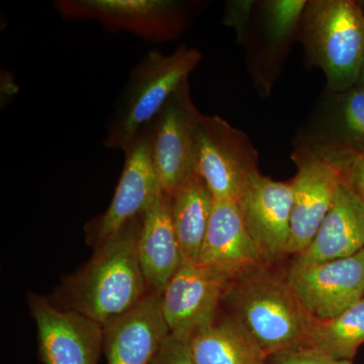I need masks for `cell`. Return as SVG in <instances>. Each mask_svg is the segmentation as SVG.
Wrapping results in <instances>:
<instances>
[{
    "instance_id": "obj_24",
    "label": "cell",
    "mask_w": 364,
    "mask_h": 364,
    "mask_svg": "<svg viewBox=\"0 0 364 364\" xmlns=\"http://www.w3.org/2000/svg\"><path fill=\"white\" fill-rule=\"evenodd\" d=\"M152 364H200L189 350L188 342L169 334Z\"/></svg>"
},
{
    "instance_id": "obj_14",
    "label": "cell",
    "mask_w": 364,
    "mask_h": 364,
    "mask_svg": "<svg viewBox=\"0 0 364 364\" xmlns=\"http://www.w3.org/2000/svg\"><path fill=\"white\" fill-rule=\"evenodd\" d=\"M291 159L298 171L291 179L293 208L287 253L296 256L312 243L344 176L332 165L304 150L294 149Z\"/></svg>"
},
{
    "instance_id": "obj_21",
    "label": "cell",
    "mask_w": 364,
    "mask_h": 364,
    "mask_svg": "<svg viewBox=\"0 0 364 364\" xmlns=\"http://www.w3.org/2000/svg\"><path fill=\"white\" fill-rule=\"evenodd\" d=\"M364 343V298L337 317L318 320L306 348L338 360H352Z\"/></svg>"
},
{
    "instance_id": "obj_12",
    "label": "cell",
    "mask_w": 364,
    "mask_h": 364,
    "mask_svg": "<svg viewBox=\"0 0 364 364\" xmlns=\"http://www.w3.org/2000/svg\"><path fill=\"white\" fill-rule=\"evenodd\" d=\"M28 306L38 329V349L44 364H97L104 327L95 321L33 293Z\"/></svg>"
},
{
    "instance_id": "obj_17",
    "label": "cell",
    "mask_w": 364,
    "mask_h": 364,
    "mask_svg": "<svg viewBox=\"0 0 364 364\" xmlns=\"http://www.w3.org/2000/svg\"><path fill=\"white\" fill-rule=\"evenodd\" d=\"M363 249L364 202L343 178L312 243L305 251L294 256L293 264L309 267L343 259Z\"/></svg>"
},
{
    "instance_id": "obj_5",
    "label": "cell",
    "mask_w": 364,
    "mask_h": 364,
    "mask_svg": "<svg viewBox=\"0 0 364 364\" xmlns=\"http://www.w3.org/2000/svg\"><path fill=\"white\" fill-rule=\"evenodd\" d=\"M294 149L310 153L346 173L364 158V90L358 85L333 92L326 88L299 129Z\"/></svg>"
},
{
    "instance_id": "obj_1",
    "label": "cell",
    "mask_w": 364,
    "mask_h": 364,
    "mask_svg": "<svg viewBox=\"0 0 364 364\" xmlns=\"http://www.w3.org/2000/svg\"><path fill=\"white\" fill-rule=\"evenodd\" d=\"M144 215L95 248L90 261L68 277L60 291V308L104 326L138 306L149 294L138 256Z\"/></svg>"
},
{
    "instance_id": "obj_26",
    "label": "cell",
    "mask_w": 364,
    "mask_h": 364,
    "mask_svg": "<svg viewBox=\"0 0 364 364\" xmlns=\"http://www.w3.org/2000/svg\"><path fill=\"white\" fill-rule=\"evenodd\" d=\"M344 181L364 202V158L344 174Z\"/></svg>"
},
{
    "instance_id": "obj_16",
    "label": "cell",
    "mask_w": 364,
    "mask_h": 364,
    "mask_svg": "<svg viewBox=\"0 0 364 364\" xmlns=\"http://www.w3.org/2000/svg\"><path fill=\"white\" fill-rule=\"evenodd\" d=\"M161 296L148 294L130 312L104 326L107 364H152L170 334Z\"/></svg>"
},
{
    "instance_id": "obj_3",
    "label": "cell",
    "mask_w": 364,
    "mask_h": 364,
    "mask_svg": "<svg viewBox=\"0 0 364 364\" xmlns=\"http://www.w3.org/2000/svg\"><path fill=\"white\" fill-rule=\"evenodd\" d=\"M296 39L306 61L324 73L328 90L358 85L364 62V9L355 0H310Z\"/></svg>"
},
{
    "instance_id": "obj_8",
    "label": "cell",
    "mask_w": 364,
    "mask_h": 364,
    "mask_svg": "<svg viewBox=\"0 0 364 364\" xmlns=\"http://www.w3.org/2000/svg\"><path fill=\"white\" fill-rule=\"evenodd\" d=\"M55 7L64 20L95 21L152 42L177 39L188 21L186 4L172 0H61Z\"/></svg>"
},
{
    "instance_id": "obj_6",
    "label": "cell",
    "mask_w": 364,
    "mask_h": 364,
    "mask_svg": "<svg viewBox=\"0 0 364 364\" xmlns=\"http://www.w3.org/2000/svg\"><path fill=\"white\" fill-rule=\"evenodd\" d=\"M198 174L215 200H237L258 170V152L247 134L219 116L200 112L195 127Z\"/></svg>"
},
{
    "instance_id": "obj_20",
    "label": "cell",
    "mask_w": 364,
    "mask_h": 364,
    "mask_svg": "<svg viewBox=\"0 0 364 364\" xmlns=\"http://www.w3.org/2000/svg\"><path fill=\"white\" fill-rule=\"evenodd\" d=\"M214 203V196L200 176L171 196L172 221L182 262L198 263Z\"/></svg>"
},
{
    "instance_id": "obj_4",
    "label": "cell",
    "mask_w": 364,
    "mask_h": 364,
    "mask_svg": "<svg viewBox=\"0 0 364 364\" xmlns=\"http://www.w3.org/2000/svg\"><path fill=\"white\" fill-rule=\"evenodd\" d=\"M200 60L202 53L184 44L171 54L159 50L148 53L131 72L107 126L105 147L124 152L157 116L170 95L189 78Z\"/></svg>"
},
{
    "instance_id": "obj_22",
    "label": "cell",
    "mask_w": 364,
    "mask_h": 364,
    "mask_svg": "<svg viewBox=\"0 0 364 364\" xmlns=\"http://www.w3.org/2000/svg\"><path fill=\"white\" fill-rule=\"evenodd\" d=\"M306 0H268L261 2V28L270 54L279 52V56L296 39L299 23L306 6Z\"/></svg>"
},
{
    "instance_id": "obj_18",
    "label": "cell",
    "mask_w": 364,
    "mask_h": 364,
    "mask_svg": "<svg viewBox=\"0 0 364 364\" xmlns=\"http://www.w3.org/2000/svg\"><path fill=\"white\" fill-rule=\"evenodd\" d=\"M138 256L149 294L162 296L182 263L172 221L171 196L161 191L144 215Z\"/></svg>"
},
{
    "instance_id": "obj_11",
    "label": "cell",
    "mask_w": 364,
    "mask_h": 364,
    "mask_svg": "<svg viewBox=\"0 0 364 364\" xmlns=\"http://www.w3.org/2000/svg\"><path fill=\"white\" fill-rule=\"evenodd\" d=\"M286 279L314 318L337 317L364 298V249L343 259L291 264Z\"/></svg>"
},
{
    "instance_id": "obj_2",
    "label": "cell",
    "mask_w": 364,
    "mask_h": 364,
    "mask_svg": "<svg viewBox=\"0 0 364 364\" xmlns=\"http://www.w3.org/2000/svg\"><path fill=\"white\" fill-rule=\"evenodd\" d=\"M224 301L268 358L306 348L316 318L286 277L261 268L233 280Z\"/></svg>"
},
{
    "instance_id": "obj_10",
    "label": "cell",
    "mask_w": 364,
    "mask_h": 364,
    "mask_svg": "<svg viewBox=\"0 0 364 364\" xmlns=\"http://www.w3.org/2000/svg\"><path fill=\"white\" fill-rule=\"evenodd\" d=\"M124 153V168L111 205L85 227L87 241L93 248L116 234L127 223L145 215L163 191L145 128Z\"/></svg>"
},
{
    "instance_id": "obj_15",
    "label": "cell",
    "mask_w": 364,
    "mask_h": 364,
    "mask_svg": "<svg viewBox=\"0 0 364 364\" xmlns=\"http://www.w3.org/2000/svg\"><path fill=\"white\" fill-rule=\"evenodd\" d=\"M198 264L232 280L269 267L244 224L237 200H215Z\"/></svg>"
},
{
    "instance_id": "obj_19",
    "label": "cell",
    "mask_w": 364,
    "mask_h": 364,
    "mask_svg": "<svg viewBox=\"0 0 364 364\" xmlns=\"http://www.w3.org/2000/svg\"><path fill=\"white\" fill-rule=\"evenodd\" d=\"M186 342L200 364H270V358L233 314L218 315Z\"/></svg>"
},
{
    "instance_id": "obj_23",
    "label": "cell",
    "mask_w": 364,
    "mask_h": 364,
    "mask_svg": "<svg viewBox=\"0 0 364 364\" xmlns=\"http://www.w3.org/2000/svg\"><path fill=\"white\" fill-rule=\"evenodd\" d=\"M255 1H231L227 4L224 16L225 25L236 30L238 42L243 44L256 7Z\"/></svg>"
},
{
    "instance_id": "obj_13",
    "label": "cell",
    "mask_w": 364,
    "mask_h": 364,
    "mask_svg": "<svg viewBox=\"0 0 364 364\" xmlns=\"http://www.w3.org/2000/svg\"><path fill=\"white\" fill-rule=\"evenodd\" d=\"M237 203L251 238L268 264L287 255L293 208L291 181H277L254 172Z\"/></svg>"
},
{
    "instance_id": "obj_9",
    "label": "cell",
    "mask_w": 364,
    "mask_h": 364,
    "mask_svg": "<svg viewBox=\"0 0 364 364\" xmlns=\"http://www.w3.org/2000/svg\"><path fill=\"white\" fill-rule=\"evenodd\" d=\"M232 282L214 268L182 262L161 296L170 334L186 341L210 324L219 315Z\"/></svg>"
},
{
    "instance_id": "obj_7",
    "label": "cell",
    "mask_w": 364,
    "mask_h": 364,
    "mask_svg": "<svg viewBox=\"0 0 364 364\" xmlns=\"http://www.w3.org/2000/svg\"><path fill=\"white\" fill-rule=\"evenodd\" d=\"M198 114L200 111L191 98L188 78L145 127L158 179L162 191L170 196L198 176L195 144Z\"/></svg>"
},
{
    "instance_id": "obj_25",
    "label": "cell",
    "mask_w": 364,
    "mask_h": 364,
    "mask_svg": "<svg viewBox=\"0 0 364 364\" xmlns=\"http://www.w3.org/2000/svg\"><path fill=\"white\" fill-rule=\"evenodd\" d=\"M270 364H352L350 360H338L322 355L317 352L301 349L287 352L270 358Z\"/></svg>"
},
{
    "instance_id": "obj_27",
    "label": "cell",
    "mask_w": 364,
    "mask_h": 364,
    "mask_svg": "<svg viewBox=\"0 0 364 364\" xmlns=\"http://www.w3.org/2000/svg\"><path fill=\"white\" fill-rule=\"evenodd\" d=\"M361 4H363V6L364 9V1H361ZM358 85L359 86V87L363 88V90H364V62L363 69H361L360 78H359Z\"/></svg>"
}]
</instances>
